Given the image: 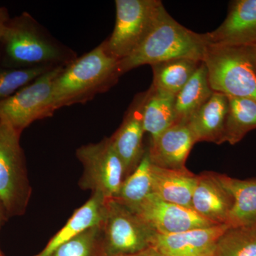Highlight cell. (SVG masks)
Here are the masks:
<instances>
[{
	"mask_svg": "<svg viewBox=\"0 0 256 256\" xmlns=\"http://www.w3.org/2000/svg\"><path fill=\"white\" fill-rule=\"evenodd\" d=\"M76 58L26 12L10 18L0 36V60L8 68L62 66Z\"/></svg>",
	"mask_w": 256,
	"mask_h": 256,
	"instance_id": "6da1fadb",
	"label": "cell"
},
{
	"mask_svg": "<svg viewBox=\"0 0 256 256\" xmlns=\"http://www.w3.org/2000/svg\"><path fill=\"white\" fill-rule=\"evenodd\" d=\"M120 60L109 53L105 42L68 64L56 79L50 114L66 106L86 104L110 90L121 76Z\"/></svg>",
	"mask_w": 256,
	"mask_h": 256,
	"instance_id": "7a4b0ae2",
	"label": "cell"
},
{
	"mask_svg": "<svg viewBox=\"0 0 256 256\" xmlns=\"http://www.w3.org/2000/svg\"><path fill=\"white\" fill-rule=\"evenodd\" d=\"M208 46L205 34L184 28L163 6L144 41L132 54L120 60V69L124 75L141 66L154 65L175 58L203 62Z\"/></svg>",
	"mask_w": 256,
	"mask_h": 256,
	"instance_id": "3957f363",
	"label": "cell"
},
{
	"mask_svg": "<svg viewBox=\"0 0 256 256\" xmlns=\"http://www.w3.org/2000/svg\"><path fill=\"white\" fill-rule=\"evenodd\" d=\"M203 62L213 92L256 102V68L250 46L208 45Z\"/></svg>",
	"mask_w": 256,
	"mask_h": 256,
	"instance_id": "277c9868",
	"label": "cell"
},
{
	"mask_svg": "<svg viewBox=\"0 0 256 256\" xmlns=\"http://www.w3.org/2000/svg\"><path fill=\"white\" fill-rule=\"evenodd\" d=\"M20 136L0 118V203L8 218L23 215L31 196Z\"/></svg>",
	"mask_w": 256,
	"mask_h": 256,
	"instance_id": "5b68a950",
	"label": "cell"
},
{
	"mask_svg": "<svg viewBox=\"0 0 256 256\" xmlns=\"http://www.w3.org/2000/svg\"><path fill=\"white\" fill-rule=\"evenodd\" d=\"M102 228L106 256L129 255L154 247L156 232L114 198L106 200Z\"/></svg>",
	"mask_w": 256,
	"mask_h": 256,
	"instance_id": "8992f818",
	"label": "cell"
},
{
	"mask_svg": "<svg viewBox=\"0 0 256 256\" xmlns=\"http://www.w3.org/2000/svg\"><path fill=\"white\" fill-rule=\"evenodd\" d=\"M114 32L105 40L106 48L120 60L127 58L142 44L163 6L159 0H116Z\"/></svg>",
	"mask_w": 256,
	"mask_h": 256,
	"instance_id": "52a82bcc",
	"label": "cell"
},
{
	"mask_svg": "<svg viewBox=\"0 0 256 256\" xmlns=\"http://www.w3.org/2000/svg\"><path fill=\"white\" fill-rule=\"evenodd\" d=\"M76 154L84 168L79 186L100 194L106 200L116 198L124 180V171L110 138L80 146Z\"/></svg>",
	"mask_w": 256,
	"mask_h": 256,
	"instance_id": "ba28073f",
	"label": "cell"
},
{
	"mask_svg": "<svg viewBox=\"0 0 256 256\" xmlns=\"http://www.w3.org/2000/svg\"><path fill=\"white\" fill-rule=\"evenodd\" d=\"M66 66L52 68L14 95L0 100V118L22 134L35 121L52 117L50 106L54 85Z\"/></svg>",
	"mask_w": 256,
	"mask_h": 256,
	"instance_id": "9c48e42d",
	"label": "cell"
},
{
	"mask_svg": "<svg viewBox=\"0 0 256 256\" xmlns=\"http://www.w3.org/2000/svg\"><path fill=\"white\" fill-rule=\"evenodd\" d=\"M133 212L160 234L181 233L216 225L193 210L164 201L154 193L146 197Z\"/></svg>",
	"mask_w": 256,
	"mask_h": 256,
	"instance_id": "30bf717a",
	"label": "cell"
},
{
	"mask_svg": "<svg viewBox=\"0 0 256 256\" xmlns=\"http://www.w3.org/2000/svg\"><path fill=\"white\" fill-rule=\"evenodd\" d=\"M148 90L136 96L129 106L118 129L110 137L116 152L124 164V178L137 168L146 148L143 144L144 130L142 111Z\"/></svg>",
	"mask_w": 256,
	"mask_h": 256,
	"instance_id": "8fae6325",
	"label": "cell"
},
{
	"mask_svg": "<svg viewBox=\"0 0 256 256\" xmlns=\"http://www.w3.org/2000/svg\"><path fill=\"white\" fill-rule=\"evenodd\" d=\"M208 45L252 46L256 44V0H236L214 31L205 34Z\"/></svg>",
	"mask_w": 256,
	"mask_h": 256,
	"instance_id": "7c38bea8",
	"label": "cell"
},
{
	"mask_svg": "<svg viewBox=\"0 0 256 256\" xmlns=\"http://www.w3.org/2000/svg\"><path fill=\"white\" fill-rule=\"evenodd\" d=\"M228 224L172 234H156L154 247L163 256H214L218 238Z\"/></svg>",
	"mask_w": 256,
	"mask_h": 256,
	"instance_id": "4fadbf2b",
	"label": "cell"
},
{
	"mask_svg": "<svg viewBox=\"0 0 256 256\" xmlns=\"http://www.w3.org/2000/svg\"><path fill=\"white\" fill-rule=\"evenodd\" d=\"M188 124L178 122L150 139L148 152L152 164L164 169L184 170L190 151L196 144Z\"/></svg>",
	"mask_w": 256,
	"mask_h": 256,
	"instance_id": "5bb4252c",
	"label": "cell"
},
{
	"mask_svg": "<svg viewBox=\"0 0 256 256\" xmlns=\"http://www.w3.org/2000/svg\"><path fill=\"white\" fill-rule=\"evenodd\" d=\"M192 208L212 223L226 224L233 198L222 186L216 173L206 172L198 175L192 200Z\"/></svg>",
	"mask_w": 256,
	"mask_h": 256,
	"instance_id": "9a60e30c",
	"label": "cell"
},
{
	"mask_svg": "<svg viewBox=\"0 0 256 256\" xmlns=\"http://www.w3.org/2000/svg\"><path fill=\"white\" fill-rule=\"evenodd\" d=\"M228 110V96L214 92L210 98L186 122L196 142L224 143Z\"/></svg>",
	"mask_w": 256,
	"mask_h": 256,
	"instance_id": "2e32d148",
	"label": "cell"
},
{
	"mask_svg": "<svg viewBox=\"0 0 256 256\" xmlns=\"http://www.w3.org/2000/svg\"><path fill=\"white\" fill-rule=\"evenodd\" d=\"M197 178L198 175L188 169L168 170L151 165L152 193L164 201L191 210Z\"/></svg>",
	"mask_w": 256,
	"mask_h": 256,
	"instance_id": "e0dca14e",
	"label": "cell"
},
{
	"mask_svg": "<svg viewBox=\"0 0 256 256\" xmlns=\"http://www.w3.org/2000/svg\"><path fill=\"white\" fill-rule=\"evenodd\" d=\"M106 202V198L100 194H92V197L74 212L63 228L58 230L44 248L35 256H52L60 246L78 236L88 229L102 224Z\"/></svg>",
	"mask_w": 256,
	"mask_h": 256,
	"instance_id": "ac0fdd59",
	"label": "cell"
},
{
	"mask_svg": "<svg viewBox=\"0 0 256 256\" xmlns=\"http://www.w3.org/2000/svg\"><path fill=\"white\" fill-rule=\"evenodd\" d=\"M216 176L233 198L226 224L230 227L256 226V178L238 180L218 173Z\"/></svg>",
	"mask_w": 256,
	"mask_h": 256,
	"instance_id": "d6986e66",
	"label": "cell"
},
{
	"mask_svg": "<svg viewBox=\"0 0 256 256\" xmlns=\"http://www.w3.org/2000/svg\"><path fill=\"white\" fill-rule=\"evenodd\" d=\"M208 82L206 66L202 62L195 73L175 96L176 124H186L214 94Z\"/></svg>",
	"mask_w": 256,
	"mask_h": 256,
	"instance_id": "ffe728a7",
	"label": "cell"
},
{
	"mask_svg": "<svg viewBox=\"0 0 256 256\" xmlns=\"http://www.w3.org/2000/svg\"><path fill=\"white\" fill-rule=\"evenodd\" d=\"M175 96L150 86L142 111L144 132L154 139L176 124Z\"/></svg>",
	"mask_w": 256,
	"mask_h": 256,
	"instance_id": "44dd1931",
	"label": "cell"
},
{
	"mask_svg": "<svg viewBox=\"0 0 256 256\" xmlns=\"http://www.w3.org/2000/svg\"><path fill=\"white\" fill-rule=\"evenodd\" d=\"M202 62L191 58H175L152 65V86L176 96L196 72Z\"/></svg>",
	"mask_w": 256,
	"mask_h": 256,
	"instance_id": "7402d4cb",
	"label": "cell"
},
{
	"mask_svg": "<svg viewBox=\"0 0 256 256\" xmlns=\"http://www.w3.org/2000/svg\"><path fill=\"white\" fill-rule=\"evenodd\" d=\"M228 110L226 120L224 143L237 144L256 130V102L248 98L228 96Z\"/></svg>",
	"mask_w": 256,
	"mask_h": 256,
	"instance_id": "603a6c76",
	"label": "cell"
},
{
	"mask_svg": "<svg viewBox=\"0 0 256 256\" xmlns=\"http://www.w3.org/2000/svg\"><path fill=\"white\" fill-rule=\"evenodd\" d=\"M151 165L146 148L142 161L137 168L124 178L114 200L132 212L136 210L146 197L152 194Z\"/></svg>",
	"mask_w": 256,
	"mask_h": 256,
	"instance_id": "cb8c5ba5",
	"label": "cell"
},
{
	"mask_svg": "<svg viewBox=\"0 0 256 256\" xmlns=\"http://www.w3.org/2000/svg\"><path fill=\"white\" fill-rule=\"evenodd\" d=\"M214 256H256V226L229 227L218 238Z\"/></svg>",
	"mask_w": 256,
	"mask_h": 256,
	"instance_id": "d4e9b609",
	"label": "cell"
},
{
	"mask_svg": "<svg viewBox=\"0 0 256 256\" xmlns=\"http://www.w3.org/2000/svg\"><path fill=\"white\" fill-rule=\"evenodd\" d=\"M52 256H106L102 224L60 246Z\"/></svg>",
	"mask_w": 256,
	"mask_h": 256,
	"instance_id": "484cf974",
	"label": "cell"
},
{
	"mask_svg": "<svg viewBox=\"0 0 256 256\" xmlns=\"http://www.w3.org/2000/svg\"><path fill=\"white\" fill-rule=\"evenodd\" d=\"M54 68L56 67L8 68L0 60V100L14 95L18 90Z\"/></svg>",
	"mask_w": 256,
	"mask_h": 256,
	"instance_id": "4316f807",
	"label": "cell"
},
{
	"mask_svg": "<svg viewBox=\"0 0 256 256\" xmlns=\"http://www.w3.org/2000/svg\"><path fill=\"white\" fill-rule=\"evenodd\" d=\"M10 18L9 12L4 6H0V36L4 30L6 22Z\"/></svg>",
	"mask_w": 256,
	"mask_h": 256,
	"instance_id": "83f0119b",
	"label": "cell"
},
{
	"mask_svg": "<svg viewBox=\"0 0 256 256\" xmlns=\"http://www.w3.org/2000/svg\"><path fill=\"white\" fill-rule=\"evenodd\" d=\"M117 256H163L154 247H151L146 250H143L137 254H129V255H122Z\"/></svg>",
	"mask_w": 256,
	"mask_h": 256,
	"instance_id": "f1b7e54d",
	"label": "cell"
},
{
	"mask_svg": "<svg viewBox=\"0 0 256 256\" xmlns=\"http://www.w3.org/2000/svg\"><path fill=\"white\" fill-rule=\"evenodd\" d=\"M6 218H8V217H6V214H5L4 208H3L2 204L0 203V229H1L3 222H4V220H6Z\"/></svg>",
	"mask_w": 256,
	"mask_h": 256,
	"instance_id": "f546056e",
	"label": "cell"
},
{
	"mask_svg": "<svg viewBox=\"0 0 256 256\" xmlns=\"http://www.w3.org/2000/svg\"><path fill=\"white\" fill-rule=\"evenodd\" d=\"M250 48H252V57H254V64H255L256 68V44L250 46Z\"/></svg>",
	"mask_w": 256,
	"mask_h": 256,
	"instance_id": "4dcf8cb0",
	"label": "cell"
},
{
	"mask_svg": "<svg viewBox=\"0 0 256 256\" xmlns=\"http://www.w3.org/2000/svg\"><path fill=\"white\" fill-rule=\"evenodd\" d=\"M0 256H3L2 254V252H0Z\"/></svg>",
	"mask_w": 256,
	"mask_h": 256,
	"instance_id": "1f68e13d",
	"label": "cell"
}]
</instances>
